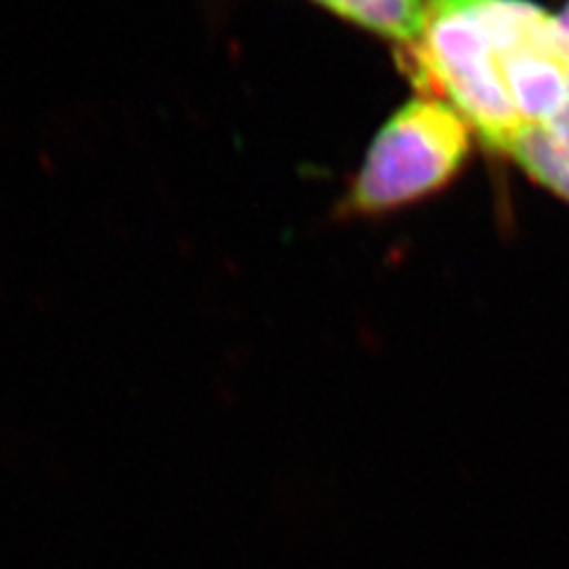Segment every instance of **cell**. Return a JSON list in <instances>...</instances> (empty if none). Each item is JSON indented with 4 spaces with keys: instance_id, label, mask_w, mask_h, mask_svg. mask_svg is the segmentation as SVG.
<instances>
[{
    "instance_id": "6da1fadb",
    "label": "cell",
    "mask_w": 569,
    "mask_h": 569,
    "mask_svg": "<svg viewBox=\"0 0 569 569\" xmlns=\"http://www.w3.org/2000/svg\"><path fill=\"white\" fill-rule=\"evenodd\" d=\"M401 67L498 154L548 123L569 93V39L531 0H427Z\"/></svg>"
},
{
    "instance_id": "7a4b0ae2",
    "label": "cell",
    "mask_w": 569,
    "mask_h": 569,
    "mask_svg": "<svg viewBox=\"0 0 569 569\" xmlns=\"http://www.w3.org/2000/svg\"><path fill=\"white\" fill-rule=\"evenodd\" d=\"M472 129L451 104L413 98L372 138L342 200L345 217H385L447 190L468 167Z\"/></svg>"
},
{
    "instance_id": "3957f363",
    "label": "cell",
    "mask_w": 569,
    "mask_h": 569,
    "mask_svg": "<svg viewBox=\"0 0 569 569\" xmlns=\"http://www.w3.org/2000/svg\"><path fill=\"white\" fill-rule=\"evenodd\" d=\"M311 3L335 14L337 20L401 46V50L418 39L427 12V0H311Z\"/></svg>"
},
{
    "instance_id": "277c9868",
    "label": "cell",
    "mask_w": 569,
    "mask_h": 569,
    "mask_svg": "<svg viewBox=\"0 0 569 569\" xmlns=\"http://www.w3.org/2000/svg\"><path fill=\"white\" fill-rule=\"evenodd\" d=\"M506 157H510L533 183L569 202V146H562L537 127L515 140Z\"/></svg>"
},
{
    "instance_id": "5b68a950",
    "label": "cell",
    "mask_w": 569,
    "mask_h": 569,
    "mask_svg": "<svg viewBox=\"0 0 569 569\" xmlns=\"http://www.w3.org/2000/svg\"><path fill=\"white\" fill-rule=\"evenodd\" d=\"M539 129H543L550 138H556L558 142H562V146H569V93H567L562 107L558 110V114Z\"/></svg>"
},
{
    "instance_id": "8992f818",
    "label": "cell",
    "mask_w": 569,
    "mask_h": 569,
    "mask_svg": "<svg viewBox=\"0 0 569 569\" xmlns=\"http://www.w3.org/2000/svg\"><path fill=\"white\" fill-rule=\"evenodd\" d=\"M558 22H560V27H562L565 36L569 39V0L565 3V8L558 12Z\"/></svg>"
}]
</instances>
